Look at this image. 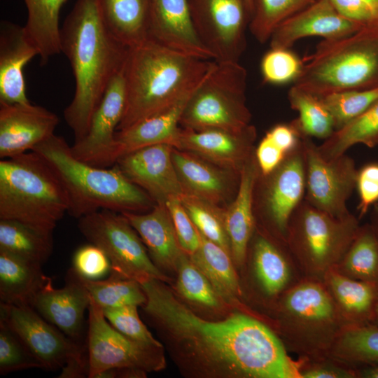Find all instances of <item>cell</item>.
Returning <instances> with one entry per match:
<instances>
[{
    "label": "cell",
    "instance_id": "cell-1",
    "mask_svg": "<svg viewBox=\"0 0 378 378\" xmlns=\"http://www.w3.org/2000/svg\"><path fill=\"white\" fill-rule=\"evenodd\" d=\"M141 306L184 375L199 378H298L300 371L276 335L242 313L209 321L198 316L166 285L140 282Z\"/></svg>",
    "mask_w": 378,
    "mask_h": 378
},
{
    "label": "cell",
    "instance_id": "cell-2",
    "mask_svg": "<svg viewBox=\"0 0 378 378\" xmlns=\"http://www.w3.org/2000/svg\"><path fill=\"white\" fill-rule=\"evenodd\" d=\"M60 43L75 78L74 95L64 117L76 142L86 134L106 88L125 65L129 48L106 27L97 0H76L60 27Z\"/></svg>",
    "mask_w": 378,
    "mask_h": 378
},
{
    "label": "cell",
    "instance_id": "cell-3",
    "mask_svg": "<svg viewBox=\"0 0 378 378\" xmlns=\"http://www.w3.org/2000/svg\"><path fill=\"white\" fill-rule=\"evenodd\" d=\"M149 38L128 48L124 66L126 106L118 130L172 106L193 92L214 66Z\"/></svg>",
    "mask_w": 378,
    "mask_h": 378
},
{
    "label": "cell",
    "instance_id": "cell-4",
    "mask_svg": "<svg viewBox=\"0 0 378 378\" xmlns=\"http://www.w3.org/2000/svg\"><path fill=\"white\" fill-rule=\"evenodd\" d=\"M31 151L39 155L59 178L69 197L67 214L74 218L100 210L142 213L155 204L116 164L99 167L76 158L62 136L53 134Z\"/></svg>",
    "mask_w": 378,
    "mask_h": 378
},
{
    "label": "cell",
    "instance_id": "cell-5",
    "mask_svg": "<svg viewBox=\"0 0 378 378\" xmlns=\"http://www.w3.org/2000/svg\"><path fill=\"white\" fill-rule=\"evenodd\" d=\"M69 208L64 186L36 153L0 161V219L16 220L53 234Z\"/></svg>",
    "mask_w": 378,
    "mask_h": 378
},
{
    "label": "cell",
    "instance_id": "cell-6",
    "mask_svg": "<svg viewBox=\"0 0 378 378\" xmlns=\"http://www.w3.org/2000/svg\"><path fill=\"white\" fill-rule=\"evenodd\" d=\"M295 85L322 98L378 88V22L337 39H323L304 59Z\"/></svg>",
    "mask_w": 378,
    "mask_h": 378
},
{
    "label": "cell",
    "instance_id": "cell-7",
    "mask_svg": "<svg viewBox=\"0 0 378 378\" xmlns=\"http://www.w3.org/2000/svg\"><path fill=\"white\" fill-rule=\"evenodd\" d=\"M246 70L239 62L216 61L187 102L180 125L193 130H244L251 118L246 104Z\"/></svg>",
    "mask_w": 378,
    "mask_h": 378
},
{
    "label": "cell",
    "instance_id": "cell-8",
    "mask_svg": "<svg viewBox=\"0 0 378 378\" xmlns=\"http://www.w3.org/2000/svg\"><path fill=\"white\" fill-rule=\"evenodd\" d=\"M360 227L354 214L337 218L304 199L290 219L286 245L309 272L327 273L340 262Z\"/></svg>",
    "mask_w": 378,
    "mask_h": 378
},
{
    "label": "cell",
    "instance_id": "cell-9",
    "mask_svg": "<svg viewBox=\"0 0 378 378\" xmlns=\"http://www.w3.org/2000/svg\"><path fill=\"white\" fill-rule=\"evenodd\" d=\"M78 220L83 236L106 254L111 272L139 283L150 279L170 281L153 262L141 237L121 213L100 210Z\"/></svg>",
    "mask_w": 378,
    "mask_h": 378
},
{
    "label": "cell",
    "instance_id": "cell-10",
    "mask_svg": "<svg viewBox=\"0 0 378 378\" xmlns=\"http://www.w3.org/2000/svg\"><path fill=\"white\" fill-rule=\"evenodd\" d=\"M88 313V378H94L110 368H126L148 372L164 368L163 346L139 343L120 333L108 322L103 309L92 298Z\"/></svg>",
    "mask_w": 378,
    "mask_h": 378
},
{
    "label": "cell",
    "instance_id": "cell-11",
    "mask_svg": "<svg viewBox=\"0 0 378 378\" xmlns=\"http://www.w3.org/2000/svg\"><path fill=\"white\" fill-rule=\"evenodd\" d=\"M305 162L300 146L267 175L259 176L254 190V214L286 244L290 219L305 195Z\"/></svg>",
    "mask_w": 378,
    "mask_h": 378
},
{
    "label": "cell",
    "instance_id": "cell-12",
    "mask_svg": "<svg viewBox=\"0 0 378 378\" xmlns=\"http://www.w3.org/2000/svg\"><path fill=\"white\" fill-rule=\"evenodd\" d=\"M305 162L304 200L316 209L335 218L350 216L347 202L356 189L358 169L354 160L342 155L326 160L312 138L304 136Z\"/></svg>",
    "mask_w": 378,
    "mask_h": 378
},
{
    "label": "cell",
    "instance_id": "cell-13",
    "mask_svg": "<svg viewBox=\"0 0 378 378\" xmlns=\"http://www.w3.org/2000/svg\"><path fill=\"white\" fill-rule=\"evenodd\" d=\"M0 322L18 336L43 370L56 371L70 361L88 358L86 343L71 340L30 306L0 302Z\"/></svg>",
    "mask_w": 378,
    "mask_h": 378
},
{
    "label": "cell",
    "instance_id": "cell-14",
    "mask_svg": "<svg viewBox=\"0 0 378 378\" xmlns=\"http://www.w3.org/2000/svg\"><path fill=\"white\" fill-rule=\"evenodd\" d=\"M196 33L218 62H239L250 18L244 0H189Z\"/></svg>",
    "mask_w": 378,
    "mask_h": 378
},
{
    "label": "cell",
    "instance_id": "cell-15",
    "mask_svg": "<svg viewBox=\"0 0 378 378\" xmlns=\"http://www.w3.org/2000/svg\"><path fill=\"white\" fill-rule=\"evenodd\" d=\"M124 66L106 88L92 115L86 134L71 146L76 158L96 167H110L116 162L115 134L127 99Z\"/></svg>",
    "mask_w": 378,
    "mask_h": 378
},
{
    "label": "cell",
    "instance_id": "cell-16",
    "mask_svg": "<svg viewBox=\"0 0 378 378\" xmlns=\"http://www.w3.org/2000/svg\"><path fill=\"white\" fill-rule=\"evenodd\" d=\"M173 146L160 144L140 148L118 159L115 164L155 203H164L184 193L172 160Z\"/></svg>",
    "mask_w": 378,
    "mask_h": 378
},
{
    "label": "cell",
    "instance_id": "cell-17",
    "mask_svg": "<svg viewBox=\"0 0 378 378\" xmlns=\"http://www.w3.org/2000/svg\"><path fill=\"white\" fill-rule=\"evenodd\" d=\"M59 122L58 116L43 106L0 103V157L31 151L55 134Z\"/></svg>",
    "mask_w": 378,
    "mask_h": 378
},
{
    "label": "cell",
    "instance_id": "cell-18",
    "mask_svg": "<svg viewBox=\"0 0 378 378\" xmlns=\"http://www.w3.org/2000/svg\"><path fill=\"white\" fill-rule=\"evenodd\" d=\"M255 127L239 132L220 129H181L174 148L193 153L225 169L240 173L254 152Z\"/></svg>",
    "mask_w": 378,
    "mask_h": 378
},
{
    "label": "cell",
    "instance_id": "cell-19",
    "mask_svg": "<svg viewBox=\"0 0 378 378\" xmlns=\"http://www.w3.org/2000/svg\"><path fill=\"white\" fill-rule=\"evenodd\" d=\"M90 295L71 267L62 288L52 284L36 296L32 307L46 321L54 325L71 340L86 343L85 313L90 304Z\"/></svg>",
    "mask_w": 378,
    "mask_h": 378
},
{
    "label": "cell",
    "instance_id": "cell-20",
    "mask_svg": "<svg viewBox=\"0 0 378 378\" xmlns=\"http://www.w3.org/2000/svg\"><path fill=\"white\" fill-rule=\"evenodd\" d=\"M365 25L341 15L330 0H316L282 22L272 34L270 48H289L298 40L320 36L326 40L351 35Z\"/></svg>",
    "mask_w": 378,
    "mask_h": 378
},
{
    "label": "cell",
    "instance_id": "cell-21",
    "mask_svg": "<svg viewBox=\"0 0 378 378\" xmlns=\"http://www.w3.org/2000/svg\"><path fill=\"white\" fill-rule=\"evenodd\" d=\"M149 36L170 49L214 59L196 33L189 0H150Z\"/></svg>",
    "mask_w": 378,
    "mask_h": 378
},
{
    "label": "cell",
    "instance_id": "cell-22",
    "mask_svg": "<svg viewBox=\"0 0 378 378\" xmlns=\"http://www.w3.org/2000/svg\"><path fill=\"white\" fill-rule=\"evenodd\" d=\"M39 51L24 26L3 20L0 24V103L29 104L24 67Z\"/></svg>",
    "mask_w": 378,
    "mask_h": 378
},
{
    "label": "cell",
    "instance_id": "cell-23",
    "mask_svg": "<svg viewBox=\"0 0 378 378\" xmlns=\"http://www.w3.org/2000/svg\"><path fill=\"white\" fill-rule=\"evenodd\" d=\"M121 214L141 237L155 265L164 274L176 272L179 259L185 252L180 246L165 204L155 203L147 212Z\"/></svg>",
    "mask_w": 378,
    "mask_h": 378
},
{
    "label": "cell",
    "instance_id": "cell-24",
    "mask_svg": "<svg viewBox=\"0 0 378 378\" xmlns=\"http://www.w3.org/2000/svg\"><path fill=\"white\" fill-rule=\"evenodd\" d=\"M259 173L253 152L240 171L234 199L224 211V224L230 244L231 255L237 266L242 265L245 261L254 230V190Z\"/></svg>",
    "mask_w": 378,
    "mask_h": 378
},
{
    "label": "cell",
    "instance_id": "cell-25",
    "mask_svg": "<svg viewBox=\"0 0 378 378\" xmlns=\"http://www.w3.org/2000/svg\"><path fill=\"white\" fill-rule=\"evenodd\" d=\"M193 92L167 109L117 131L116 161L126 154L153 145L167 144L174 147L181 130V115Z\"/></svg>",
    "mask_w": 378,
    "mask_h": 378
},
{
    "label": "cell",
    "instance_id": "cell-26",
    "mask_svg": "<svg viewBox=\"0 0 378 378\" xmlns=\"http://www.w3.org/2000/svg\"><path fill=\"white\" fill-rule=\"evenodd\" d=\"M172 160L184 192L218 205L231 191V179L220 167L173 148Z\"/></svg>",
    "mask_w": 378,
    "mask_h": 378
},
{
    "label": "cell",
    "instance_id": "cell-27",
    "mask_svg": "<svg viewBox=\"0 0 378 378\" xmlns=\"http://www.w3.org/2000/svg\"><path fill=\"white\" fill-rule=\"evenodd\" d=\"M42 265L0 251L1 302L32 307L38 293L52 284Z\"/></svg>",
    "mask_w": 378,
    "mask_h": 378
},
{
    "label": "cell",
    "instance_id": "cell-28",
    "mask_svg": "<svg viewBox=\"0 0 378 378\" xmlns=\"http://www.w3.org/2000/svg\"><path fill=\"white\" fill-rule=\"evenodd\" d=\"M110 32L127 48L150 38V0H97Z\"/></svg>",
    "mask_w": 378,
    "mask_h": 378
},
{
    "label": "cell",
    "instance_id": "cell-29",
    "mask_svg": "<svg viewBox=\"0 0 378 378\" xmlns=\"http://www.w3.org/2000/svg\"><path fill=\"white\" fill-rule=\"evenodd\" d=\"M284 309L289 319L307 328H322L335 318V304L329 293L313 282L301 284L286 295Z\"/></svg>",
    "mask_w": 378,
    "mask_h": 378
},
{
    "label": "cell",
    "instance_id": "cell-30",
    "mask_svg": "<svg viewBox=\"0 0 378 378\" xmlns=\"http://www.w3.org/2000/svg\"><path fill=\"white\" fill-rule=\"evenodd\" d=\"M198 249L189 258L206 276L222 301L230 303L240 294L231 254L200 232Z\"/></svg>",
    "mask_w": 378,
    "mask_h": 378
},
{
    "label": "cell",
    "instance_id": "cell-31",
    "mask_svg": "<svg viewBox=\"0 0 378 378\" xmlns=\"http://www.w3.org/2000/svg\"><path fill=\"white\" fill-rule=\"evenodd\" d=\"M67 0H24L27 20L24 26L39 51L40 64L61 52L59 14Z\"/></svg>",
    "mask_w": 378,
    "mask_h": 378
},
{
    "label": "cell",
    "instance_id": "cell-32",
    "mask_svg": "<svg viewBox=\"0 0 378 378\" xmlns=\"http://www.w3.org/2000/svg\"><path fill=\"white\" fill-rule=\"evenodd\" d=\"M356 144L370 148L378 146V101L362 114L335 130L318 148L323 158L330 160L346 153Z\"/></svg>",
    "mask_w": 378,
    "mask_h": 378
},
{
    "label": "cell",
    "instance_id": "cell-33",
    "mask_svg": "<svg viewBox=\"0 0 378 378\" xmlns=\"http://www.w3.org/2000/svg\"><path fill=\"white\" fill-rule=\"evenodd\" d=\"M52 250V234L16 220L0 219V251L43 265Z\"/></svg>",
    "mask_w": 378,
    "mask_h": 378
},
{
    "label": "cell",
    "instance_id": "cell-34",
    "mask_svg": "<svg viewBox=\"0 0 378 378\" xmlns=\"http://www.w3.org/2000/svg\"><path fill=\"white\" fill-rule=\"evenodd\" d=\"M327 280L341 309L354 320L363 321L374 313L378 300L377 285L329 270Z\"/></svg>",
    "mask_w": 378,
    "mask_h": 378
},
{
    "label": "cell",
    "instance_id": "cell-35",
    "mask_svg": "<svg viewBox=\"0 0 378 378\" xmlns=\"http://www.w3.org/2000/svg\"><path fill=\"white\" fill-rule=\"evenodd\" d=\"M340 273L377 286L378 234L372 225L360 226L340 262Z\"/></svg>",
    "mask_w": 378,
    "mask_h": 378
},
{
    "label": "cell",
    "instance_id": "cell-36",
    "mask_svg": "<svg viewBox=\"0 0 378 378\" xmlns=\"http://www.w3.org/2000/svg\"><path fill=\"white\" fill-rule=\"evenodd\" d=\"M252 255L257 278L265 292L273 295L282 290L289 281L290 270L281 249L259 234L253 241Z\"/></svg>",
    "mask_w": 378,
    "mask_h": 378
},
{
    "label": "cell",
    "instance_id": "cell-37",
    "mask_svg": "<svg viewBox=\"0 0 378 378\" xmlns=\"http://www.w3.org/2000/svg\"><path fill=\"white\" fill-rule=\"evenodd\" d=\"M288 99L292 109L298 113L295 120L303 136L326 140L332 134L333 118L321 98L293 85Z\"/></svg>",
    "mask_w": 378,
    "mask_h": 378
},
{
    "label": "cell",
    "instance_id": "cell-38",
    "mask_svg": "<svg viewBox=\"0 0 378 378\" xmlns=\"http://www.w3.org/2000/svg\"><path fill=\"white\" fill-rule=\"evenodd\" d=\"M109 274L106 279L96 280L78 274L91 298L102 309L126 305L141 307L146 302V295L139 282L115 272H111Z\"/></svg>",
    "mask_w": 378,
    "mask_h": 378
},
{
    "label": "cell",
    "instance_id": "cell-39",
    "mask_svg": "<svg viewBox=\"0 0 378 378\" xmlns=\"http://www.w3.org/2000/svg\"><path fill=\"white\" fill-rule=\"evenodd\" d=\"M316 0H253L248 28L260 43L269 41L274 29L285 20Z\"/></svg>",
    "mask_w": 378,
    "mask_h": 378
},
{
    "label": "cell",
    "instance_id": "cell-40",
    "mask_svg": "<svg viewBox=\"0 0 378 378\" xmlns=\"http://www.w3.org/2000/svg\"><path fill=\"white\" fill-rule=\"evenodd\" d=\"M180 197L197 230L231 254L230 244L224 224V211L218 205L193 195L184 192Z\"/></svg>",
    "mask_w": 378,
    "mask_h": 378
},
{
    "label": "cell",
    "instance_id": "cell-41",
    "mask_svg": "<svg viewBox=\"0 0 378 378\" xmlns=\"http://www.w3.org/2000/svg\"><path fill=\"white\" fill-rule=\"evenodd\" d=\"M176 290L186 300L206 308L218 309L221 300L202 272L183 253L177 265Z\"/></svg>",
    "mask_w": 378,
    "mask_h": 378
},
{
    "label": "cell",
    "instance_id": "cell-42",
    "mask_svg": "<svg viewBox=\"0 0 378 378\" xmlns=\"http://www.w3.org/2000/svg\"><path fill=\"white\" fill-rule=\"evenodd\" d=\"M321 99L331 113L337 130L378 101V88L337 92Z\"/></svg>",
    "mask_w": 378,
    "mask_h": 378
},
{
    "label": "cell",
    "instance_id": "cell-43",
    "mask_svg": "<svg viewBox=\"0 0 378 378\" xmlns=\"http://www.w3.org/2000/svg\"><path fill=\"white\" fill-rule=\"evenodd\" d=\"M335 354L349 361L378 363V327L358 326L339 339Z\"/></svg>",
    "mask_w": 378,
    "mask_h": 378
},
{
    "label": "cell",
    "instance_id": "cell-44",
    "mask_svg": "<svg viewBox=\"0 0 378 378\" xmlns=\"http://www.w3.org/2000/svg\"><path fill=\"white\" fill-rule=\"evenodd\" d=\"M303 62L289 48H270L262 57L260 71L264 82L281 85L295 81Z\"/></svg>",
    "mask_w": 378,
    "mask_h": 378
},
{
    "label": "cell",
    "instance_id": "cell-45",
    "mask_svg": "<svg viewBox=\"0 0 378 378\" xmlns=\"http://www.w3.org/2000/svg\"><path fill=\"white\" fill-rule=\"evenodd\" d=\"M42 366L18 336L0 322V374Z\"/></svg>",
    "mask_w": 378,
    "mask_h": 378
},
{
    "label": "cell",
    "instance_id": "cell-46",
    "mask_svg": "<svg viewBox=\"0 0 378 378\" xmlns=\"http://www.w3.org/2000/svg\"><path fill=\"white\" fill-rule=\"evenodd\" d=\"M137 308L136 305H126L104 309L103 312L108 322L130 339L147 345L163 346L144 324Z\"/></svg>",
    "mask_w": 378,
    "mask_h": 378
},
{
    "label": "cell",
    "instance_id": "cell-47",
    "mask_svg": "<svg viewBox=\"0 0 378 378\" xmlns=\"http://www.w3.org/2000/svg\"><path fill=\"white\" fill-rule=\"evenodd\" d=\"M165 205L171 216L181 248L188 255L194 253L200 246V233L185 209L181 197H170L165 202Z\"/></svg>",
    "mask_w": 378,
    "mask_h": 378
},
{
    "label": "cell",
    "instance_id": "cell-48",
    "mask_svg": "<svg viewBox=\"0 0 378 378\" xmlns=\"http://www.w3.org/2000/svg\"><path fill=\"white\" fill-rule=\"evenodd\" d=\"M73 269L81 276L101 279L111 270L108 258L99 246L90 243L78 248L73 257Z\"/></svg>",
    "mask_w": 378,
    "mask_h": 378
},
{
    "label": "cell",
    "instance_id": "cell-49",
    "mask_svg": "<svg viewBox=\"0 0 378 378\" xmlns=\"http://www.w3.org/2000/svg\"><path fill=\"white\" fill-rule=\"evenodd\" d=\"M356 189L358 195V218L378 203V162L368 163L357 172Z\"/></svg>",
    "mask_w": 378,
    "mask_h": 378
},
{
    "label": "cell",
    "instance_id": "cell-50",
    "mask_svg": "<svg viewBox=\"0 0 378 378\" xmlns=\"http://www.w3.org/2000/svg\"><path fill=\"white\" fill-rule=\"evenodd\" d=\"M343 17L368 25L378 22V12L363 0H330Z\"/></svg>",
    "mask_w": 378,
    "mask_h": 378
},
{
    "label": "cell",
    "instance_id": "cell-51",
    "mask_svg": "<svg viewBox=\"0 0 378 378\" xmlns=\"http://www.w3.org/2000/svg\"><path fill=\"white\" fill-rule=\"evenodd\" d=\"M303 378H339L351 377L353 375L344 370L332 366H315L300 372Z\"/></svg>",
    "mask_w": 378,
    "mask_h": 378
},
{
    "label": "cell",
    "instance_id": "cell-52",
    "mask_svg": "<svg viewBox=\"0 0 378 378\" xmlns=\"http://www.w3.org/2000/svg\"><path fill=\"white\" fill-rule=\"evenodd\" d=\"M146 372L132 368H110L98 373L94 378L145 377Z\"/></svg>",
    "mask_w": 378,
    "mask_h": 378
},
{
    "label": "cell",
    "instance_id": "cell-53",
    "mask_svg": "<svg viewBox=\"0 0 378 378\" xmlns=\"http://www.w3.org/2000/svg\"><path fill=\"white\" fill-rule=\"evenodd\" d=\"M361 375L365 378H378V365L363 370Z\"/></svg>",
    "mask_w": 378,
    "mask_h": 378
},
{
    "label": "cell",
    "instance_id": "cell-54",
    "mask_svg": "<svg viewBox=\"0 0 378 378\" xmlns=\"http://www.w3.org/2000/svg\"><path fill=\"white\" fill-rule=\"evenodd\" d=\"M372 226L378 234V203L375 204L371 209Z\"/></svg>",
    "mask_w": 378,
    "mask_h": 378
},
{
    "label": "cell",
    "instance_id": "cell-55",
    "mask_svg": "<svg viewBox=\"0 0 378 378\" xmlns=\"http://www.w3.org/2000/svg\"><path fill=\"white\" fill-rule=\"evenodd\" d=\"M244 1L251 20L253 11V0H244Z\"/></svg>",
    "mask_w": 378,
    "mask_h": 378
},
{
    "label": "cell",
    "instance_id": "cell-56",
    "mask_svg": "<svg viewBox=\"0 0 378 378\" xmlns=\"http://www.w3.org/2000/svg\"><path fill=\"white\" fill-rule=\"evenodd\" d=\"M378 12V0H363Z\"/></svg>",
    "mask_w": 378,
    "mask_h": 378
},
{
    "label": "cell",
    "instance_id": "cell-57",
    "mask_svg": "<svg viewBox=\"0 0 378 378\" xmlns=\"http://www.w3.org/2000/svg\"><path fill=\"white\" fill-rule=\"evenodd\" d=\"M374 314L375 318L378 321V300H377V302L376 306H375Z\"/></svg>",
    "mask_w": 378,
    "mask_h": 378
}]
</instances>
